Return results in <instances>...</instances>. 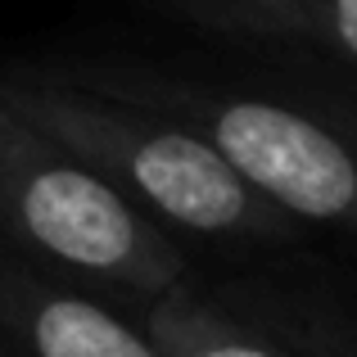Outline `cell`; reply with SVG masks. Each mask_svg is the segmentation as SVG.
<instances>
[{"label":"cell","mask_w":357,"mask_h":357,"mask_svg":"<svg viewBox=\"0 0 357 357\" xmlns=\"http://www.w3.org/2000/svg\"><path fill=\"white\" fill-rule=\"evenodd\" d=\"M96 91L127 96L158 114L190 122L222 158L276 208L298 222L357 231V140L298 114L280 100L185 82H96Z\"/></svg>","instance_id":"3957f363"},{"label":"cell","mask_w":357,"mask_h":357,"mask_svg":"<svg viewBox=\"0 0 357 357\" xmlns=\"http://www.w3.org/2000/svg\"><path fill=\"white\" fill-rule=\"evenodd\" d=\"M267 331H276L285 344H294L303 357H357V321L326 307H294L271 303L262 312H249Z\"/></svg>","instance_id":"8992f818"},{"label":"cell","mask_w":357,"mask_h":357,"mask_svg":"<svg viewBox=\"0 0 357 357\" xmlns=\"http://www.w3.org/2000/svg\"><path fill=\"white\" fill-rule=\"evenodd\" d=\"M0 96L172 236L244 244L294 240L298 218L262 199L190 122L127 96L36 77H5Z\"/></svg>","instance_id":"6da1fadb"},{"label":"cell","mask_w":357,"mask_h":357,"mask_svg":"<svg viewBox=\"0 0 357 357\" xmlns=\"http://www.w3.org/2000/svg\"><path fill=\"white\" fill-rule=\"evenodd\" d=\"M307 41H321L331 54L357 68V0H303Z\"/></svg>","instance_id":"52a82bcc"},{"label":"cell","mask_w":357,"mask_h":357,"mask_svg":"<svg viewBox=\"0 0 357 357\" xmlns=\"http://www.w3.org/2000/svg\"><path fill=\"white\" fill-rule=\"evenodd\" d=\"M0 357H163L105 294L0 244Z\"/></svg>","instance_id":"277c9868"},{"label":"cell","mask_w":357,"mask_h":357,"mask_svg":"<svg viewBox=\"0 0 357 357\" xmlns=\"http://www.w3.org/2000/svg\"><path fill=\"white\" fill-rule=\"evenodd\" d=\"M218 5L249 32H267L280 41H307L303 0H218Z\"/></svg>","instance_id":"ba28073f"},{"label":"cell","mask_w":357,"mask_h":357,"mask_svg":"<svg viewBox=\"0 0 357 357\" xmlns=\"http://www.w3.org/2000/svg\"><path fill=\"white\" fill-rule=\"evenodd\" d=\"M131 317L163 357H303L249 312L195 294L185 280L158 289L154 298L131 307Z\"/></svg>","instance_id":"5b68a950"},{"label":"cell","mask_w":357,"mask_h":357,"mask_svg":"<svg viewBox=\"0 0 357 357\" xmlns=\"http://www.w3.org/2000/svg\"><path fill=\"white\" fill-rule=\"evenodd\" d=\"M0 244L118 307H140L185 276L172 231L127 204L96 167L0 96Z\"/></svg>","instance_id":"7a4b0ae2"}]
</instances>
